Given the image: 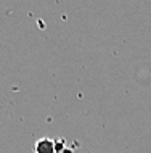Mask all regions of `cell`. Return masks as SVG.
Returning <instances> with one entry per match:
<instances>
[{
    "label": "cell",
    "instance_id": "obj_1",
    "mask_svg": "<svg viewBox=\"0 0 151 153\" xmlns=\"http://www.w3.org/2000/svg\"><path fill=\"white\" fill-rule=\"evenodd\" d=\"M35 152L37 153H55V142L52 139H40L35 143Z\"/></svg>",
    "mask_w": 151,
    "mask_h": 153
}]
</instances>
